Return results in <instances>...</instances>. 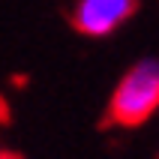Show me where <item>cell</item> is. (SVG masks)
Returning a JSON list of instances; mask_svg holds the SVG:
<instances>
[{
    "label": "cell",
    "instance_id": "cell-1",
    "mask_svg": "<svg viewBox=\"0 0 159 159\" xmlns=\"http://www.w3.org/2000/svg\"><path fill=\"white\" fill-rule=\"evenodd\" d=\"M159 111V57H141L120 75L108 99V120L141 126Z\"/></svg>",
    "mask_w": 159,
    "mask_h": 159
},
{
    "label": "cell",
    "instance_id": "cell-3",
    "mask_svg": "<svg viewBox=\"0 0 159 159\" xmlns=\"http://www.w3.org/2000/svg\"><path fill=\"white\" fill-rule=\"evenodd\" d=\"M0 159H21V156H15V153H6V150H0Z\"/></svg>",
    "mask_w": 159,
    "mask_h": 159
},
{
    "label": "cell",
    "instance_id": "cell-2",
    "mask_svg": "<svg viewBox=\"0 0 159 159\" xmlns=\"http://www.w3.org/2000/svg\"><path fill=\"white\" fill-rule=\"evenodd\" d=\"M138 12V0H75L72 27L81 36L105 39Z\"/></svg>",
    "mask_w": 159,
    "mask_h": 159
}]
</instances>
